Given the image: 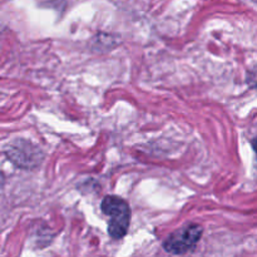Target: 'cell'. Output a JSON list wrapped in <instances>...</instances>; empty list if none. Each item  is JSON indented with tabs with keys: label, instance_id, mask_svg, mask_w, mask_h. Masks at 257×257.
Wrapping results in <instances>:
<instances>
[{
	"label": "cell",
	"instance_id": "cell-1",
	"mask_svg": "<svg viewBox=\"0 0 257 257\" xmlns=\"http://www.w3.org/2000/svg\"><path fill=\"white\" fill-rule=\"evenodd\" d=\"M103 213L110 218L108 222V233L114 240L123 238L131 225V208L123 198L108 195L103 198L100 205Z\"/></svg>",
	"mask_w": 257,
	"mask_h": 257
},
{
	"label": "cell",
	"instance_id": "cell-4",
	"mask_svg": "<svg viewBox=\"0 0 257 257\" xmlns=\"http://www.w3.org/2000/svg\"><path fill=\"white\" fill-rule=\"evenodd\" d=\"M252 147H253V151H255V153L257 156V138H255V140L252 141Z\"/></svg>",
	"mask_w": 257,
	"mask_h": 257
},
{
	"label": "cell",
	"instance_id": "cell-3",
	"mask_svg": "<svg viewBox=\"0 0 257 257\" xmlns=\"http://www.w3.org/2000/svg\"><path fill=\"white\" fill-rule=\"evenodd\" d=\"M7 156L15 166L20 168H34L43 161L39 148L27 141L18 140L8 147Z\"/></svg>",
	"mask_w": 257,
	"mask_h": 257
},
{
	"label": "cell",
	"instance_id": "cell-2",
	"mask_svg": "<svg viewBox=\"0 0 257 257\" xmlns=\"http://www.w3.org/2000/svg\"><path fill=\"white\" fill-rule=\"evenodd\" d=\"M202 226L188 223L171 233L163 242V248L173 255H183L196 247L202 237Z\"/></svg>",
	"mask_w": 257,
	"mask_h": 257
}]
</instances>
